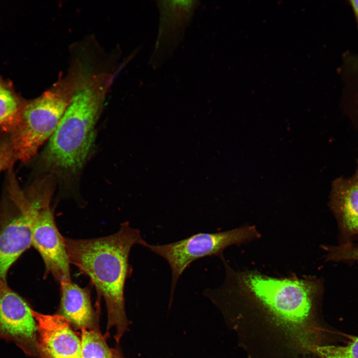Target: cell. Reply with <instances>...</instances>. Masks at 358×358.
Here are the masks:
<instances>
[{
    "mask_svg": "<svg viewBox=\"0 0 358 358\" xmlns=\"http://www.w3.org/2000/svg\"><path fill=\"white\" fill-rule=\"evenodd\" d=\"M325 248L328 252L327 258L329 260L358 261V245L346 244Z\"/></svg>",
    "mask_w": 358,
    "mask_h": 358,
    "instance_id": "cell-16",
    "label": "cell"
},
{
    "mask_svg": "<svg viewBox=\"0 0 358 358\" xmlns=\"http://www.w3.org/2000/svg\"><path fill=\"white\" fill-rule=\"evenodd\" d=\"M356 177L358 179V171H357V175H356Z\"/></svg>",
    "mask_w": 358,
    "mask_h": 358,
    "instance_id": "cell-19",
    "label": "cell"
},
{
    "mask_svg": "<svg viewBox=\"0 0 358 358\" xmlns=\"http://www.w3.org/2000/svg\"><path fill=\"white\" fill-rule=\"evenodd\" d=\"M314 350L322 358H358V337L344 346H318Z\"/></svg>",
    "mask_w": 358,
    "mask_h": 358,
    "instance_id": "cell-14",
    "label": "cell"
},
{
    "mask_svg": "<svg viewBox=\"0 0 358 358\" xmlns=\"http://www.w3.org/2000/svg\"><path fill=\"white\" fill-rule=\"evenodd\" d=\"M50 199L35 197L31 211L32 246L41 255L45 275L52 274L60 283L71 281L70 262L64 237L56 226Z\"/></svg>",
    "mask_w": 358,
    "mask_h": 358,
    "instance_id": "cell-6",
    "label": "cell"
},
{
    "mask_svg": "<svg viewBox=\"0 0 358 358\" xmlns=\"http://www.w3.org/2000/svg\"><path fill=\"white\" fill-rule=\"evenodd\" d=\"M113 353V358H124L120 351L118 349H112Z\"/></svg>",
    "mask_w": 358,
    "mask_h": 358,
    "instance_id": "cell-18",
    "label": "cell"
},
{
    "mask_svg": "<svg viewBox=\"0 0 358 358\" xmlns=\"http://www.w3.org/2000/svg\"><path fill=\"white\" fill-rule=\"evenodd\" d=\"M259 235L254 226H246L221 232L198 233L166 244L147 243L145 247L164 259L170 266L172 272L171 305L179 279L194 261L206 257L222 256L226 248L247 242Z\"/></svg>",
    "mask_w": 358,
    "mask_h": 358,
    "instance_id": "cell-5",
    "label": "cell"
},
{
    "mask_svg": "<svg viewBox=\"0 0 358 358\" xmlns=\"http://www.w3.org/2000/svg\"><path fill=\"white\" fill-rule=\"evenodd\" d=\"M60 284L63 316L81 329L98 328L88 289L82 288L71 281Z\"/></svg>",
    "mask_w": 358,
    "mask_h": 358,
    "instance_id": "cell-10",
    "label": "cell"
},
{
    "mask_svg": "<svg viewBox=\"0 0 358 358\" xmlns=\"http://www.w3.org/2000/svg\"><path fill=\"white\" fill-rule=\"evenodd\" d=\"M37 325L39 358H83L81 341L63 315L32 310Z\"/></svg>",
    "mask_w": 358,
    "mask_h": 358,
    "instance_id": "cell-9",
    "label": "cell"
},
{
    "mask_svg": "<svg viewBox=\"0 0 358 358\" xmlns=\"http://www.w3.org/2000/svg\"><path fill=\"white\" fill-rule=\"evenodd\" d=\"M331 206L343 230L350 235L358 233V179H339L333 185Z\"/></svg>",
    "mask_w": 358,
    "mask_h": 358,
    "instance_id": "cell-11",
    "label": "cell"
},
{
    "mask_svg": "<svg viewBox=\"0 0 358 358\" xmlns=\"http://www.w3.org/2000/svg\"><path fill=\"white\" fill-rule=\"evenodd\" d=\"M81 330L83 358H113V350L108 347L98 327Z\"/></svg>",
    "mask_w": 358,
    "mask_h": 358,
    "instance_id": "cell-13",
    "label": "cell"
},
{
    "mask_svg": "<svg viewBox=\"0 0 358 358\" xmlns=\"http://www.w3.org/2000/svg\"><path fill=\"white\" fill-rule=\"evenodd\" d=\"M33 309L0 278V340L13 343L27 356L38 358Z\"/></svg>",
    "mask_w": 358,
    "mask_h": 358,
    "instance_id": "cell-7",
    "label": "cell"
},
{
    "mask_svg": "<svg viewBox=\"0 0 358 358\" xmlns=\"http://www.w3.org/2000/svg\"><path fill=\"white\" fill-rule=\"evenodd\" d=\"M112 81L104 74L83 81L39 158L42 169L74 173L83 167Z\"/></svg>",
    "mask_w": 358,
    "mask_h": 358,
    "instance_id": "cell-2",
    "label": "cell"
},
{
    "mask_svg": "<svg viewBox=\"0 0 358 358\" xmlns=\"http://www.w3.org/2000/svg\"><path fill=\"white\" fill-rule=\"evenodd\" d=\"M26 100L15 90L12 83L0 76V131L10 133L18 122Z\"/></svg>",
    "mask_w": 358,
    "mask_h": 358,
    "instance_id": "cell-12",
    "label": "cell"
},
{
    "mask_svg": "<svg viewBox=\"0 0 358 358\" xmlns=\"http://www.w3.org/2000/svg\"><path fill=\"white\" fill-rule=\"evenodd\" d=\"M79 85L77 77L71 75L39 96L25 100L18 122L9 133L17 160L27 163L50 138Z\"/></svg>",
    "mask_w": 358,
    "mask_h": 358,
    "instance_id": "cell-4",
    "label": "cell"
},
{
    "mask_svg": "<svg viewBox=\"0 0 358 358\" xmlns=\"http://www.w3.org/2000/svg\"><path fill=\"white\" fill-rule=\"evenodd\" d=\"M8 193L16 212L0 225V278L5 282L11 265L32 246L31 201L19 188H13Z\"/></svg>",
    "mask_w": 358,
    "mask_h": 358,
    "instance_id": "cell-8",
    "label": "cell"
},
{
    "mask_svg": "<svg viewBox=\"0 0 358 358\" xmlns=\"http://www.w3.org/2000/svg\"><path fill=\"white\" fill-rule=\"evenodd\" d=\"M350 2L354 11L358 24V0H351Z\"/></svg>",
    "mask_w": 358,
    "mask_h": 358,
    "instance_id": "cell-17",
    "label": "cell"
},
{
    "mask_svg": "<svg viewBox=\"0 0 358 358\" xmlns=\"http://www.w3.org/2000/svg\"><path fill=\"white\" fill-rule=\"evenodd\" d=\"M226 276L221 292L247 295L282 323L302 327L309 319L319 288L314 278H276L256 271L236 272L224 260Z\"/></svg>",
    "mask_w": 358,
    "mask_h": 358,
    "instance_id": "cell-3",
    "label": "cell"
},
{
    "mask_svg": "<svg viewBox=\"0 0 358 358\" xmlns=\"http://www.w3.org/2000/svg\"><path fill=\"white\" fill-rule=\"evenodd\" d=\"M70 264L89 277L99 296L104 299L107 312L106 336L114 328V338L119 343L128 330L124 290L131 275L130 251L135 245L145 247L147 242L140 230L128 222L121 224L114 234L94 239H73L64 237Z\"/></svg>",
    "mask_w": 358,
    "mask_h": 358,
    "instance_id": "cell-1",
    "label": "cell"
},
{
    "mask_svg": "<svg viewBox=\"0 0 358 358\" xmlns=\"http://www.w3.org/2000/svg\"><path fill=\"white\" fill-rule=\"evenodd\" d=\"M17 159L9 134L2 133L0 137V172L11 169Z\"/></svg>",
    "mask_w": 358,
    "mask_h": 358,
    "instance_id": "cell-15",
    "label": "cell"
}]
</instances>
